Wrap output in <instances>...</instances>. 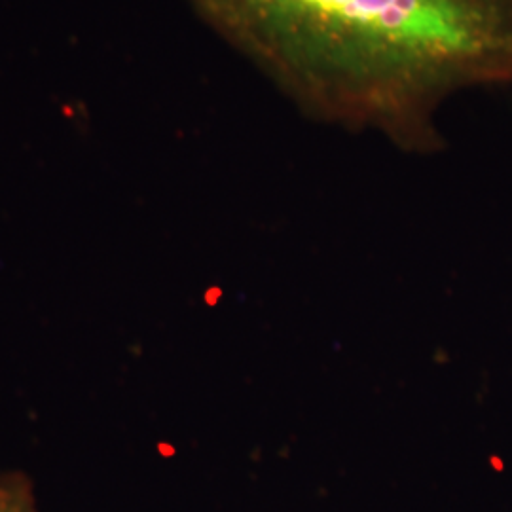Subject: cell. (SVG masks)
<instances>
[{
    "label": "cell",
    "instance_id": "obj_1",
    "mask_svg": "<svg viewBox=\"0 0 512 512\" xmlns=\"http://www.w3.org/2000/svg\"><path fill=\"white\" fill-rule=\"evenodd\" d=\"M313 120L442 145L463 90L512 84V0H186Z\"/></svg>",
    "mask_w": 512,
    "mask_h": 512
},
{
    "label": "cell",
    "instance_id": "obj_2",
    "mask_svg": "<svg viewBox=\"0 0 512 512\" xmlns=\"http://www.w3.org/2000/svg\"><path fill=\"white\" fill-rule=\"evenodd\" d=\"M0 512H40L35 486L25 473H0Z\"/></svg>",
    "mask_w": 512,
    "mask_h": 512
}]
</instances>
